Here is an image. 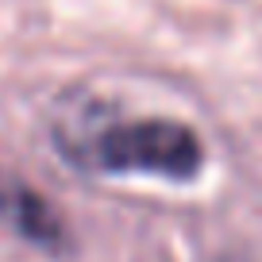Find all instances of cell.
<instances>
[{
  "mask_svg": "<svg viewBox=\"0 0 262 262\" xmlns=\"http://www.w3.org/2000/svg\"><path fill=\"white\" fill-rule=\"evenodd\" d=\"M58 147L74 166L93 173H155L166 181H189L201 173L205 150L196 131L162 116H120L108 108H85L58 127Z\"/></svg>",
  "mask_w": 262,
  "mask_h": 262,
  "instance_id": "6da1fadb",
  "label": "cell"
},
{
  "mask_svg": "<svg viewBox=\"0 0 262 262\" xmlns=\"http://www.w3.org/2000/svg\"><path fill=\"white\" fill-rule=\"evenodd\" d=\"M0 220L8 224L19 239L42 247V251H62L70 243L58 212L35 193L27 181L12 178V173L0 170Z\"/></svg>",
  "mask_w": 262,
  "mask_h": 262,
  "instance_id": "7a4b0ae2",
  "label": "cell"
}]
</instances>
